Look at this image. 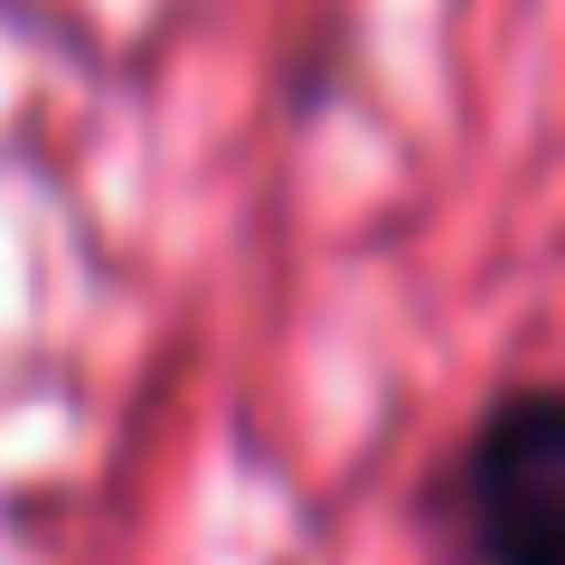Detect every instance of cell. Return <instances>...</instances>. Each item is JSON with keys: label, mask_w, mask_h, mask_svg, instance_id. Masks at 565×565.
Instances as JSON below:
<instances>
[{"label": "cell", "mask_w": 565, "mask_h": 565, "mask_svg": "<svg viewBox=\"0 0 565 565\" xmlns=\"http://www.w3.org/2000/svg\"><path fill=\"white\" fill-rule=\"evenodd\" d=\"M462 565H565V386H519L452 462Z\"/></svg>", "instance_id": "6da1fadb"}]
</instances>
